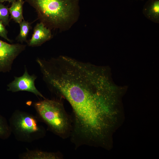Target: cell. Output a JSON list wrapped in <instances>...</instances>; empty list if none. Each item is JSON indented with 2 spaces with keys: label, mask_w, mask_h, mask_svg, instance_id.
<instances>
[{
  "label": "cell",
  "mask_w": 159,
  "mask_h": 159,
  "mask_svg": "<svg viewBox=\"0 0 159 159\" xmlns=\"http://www.w3.org/2000/svg\"><path fill=\"white\" fill-rule=\"evenodd\" d=\"M47 85L53 93L71 105L72 122L86 126L96 124L107 104L106 83L94 66L74 58L52 71Z\"/></svg>",
  "instance_id": "1"
},
{
  "label": "cell",
  "mask_w": 159,
  "mask_h": 159,
  "mask_svg": "<svg viewBox=\"0 0 159 159\" xmlns=\"http://www.w3.org/2000/svg\"><path fill=\"white\" fill-rule=\"evenodd\" d=\"M80 0H25L36 12L38 19L51 30L65 31L77 21Z\"/></svg>",
  "instance_id": "2"
},
{
  "label": "cell",
  "mask_w": 159,
  "mask_h": 159,
  "mask_svg": "<svg viewBox=\"0 0 159 159\" xmlns=\"http://www.w3.org/2000/svg\"><path fill=\"white\" fill-rule=\"evenodd\" d=\"M33 106L38 117L46 125L49 130L63 139L70 137L71 117L66 112L60 100L45 98L33 102Z\"/></svg>",
  "instance_id": "3"
},
{
  "label": "cell",
  "mask_w": 159,
  "mask_h": 159,
  "mask_svg": "<svg viewBox=\"0 0 159 159\" xmlns=\"http://www.w3.org/2000/svg\"><path fill=\"white\" fill-rule=\"evenodd\" d=\"M37 116L19 110L12 113L9 121L11 133L19 141L30 143L43 138L44 128Z\"/></svg>",
  "instance_id": "4"
},
{
  "label": "cell",
  "mask_w": 159,
  "mask_h": 159,
  "mask_svg": "<svg viewBox=\"0 0 159 159\" xmlns=\"http://www.w3.org/2000/svg\"><path fill=\"white\" fill-rule=\"evenodd\" d=\"M21 43L10 44L0 39V72H9L14 60L26 48Z\"/></svg>",
  "instance_id": "5"
},
{
  "label": "cell",
  "mask_w": 159,
  "mask_h": 159,
  "mask_svg": "<svg viewBox=\"0 0 159 159\" xmlns=\"http://www.w3.org/2000/svg\"><path fill=\"white\" fill-rule=\"evenodd\" d=\"M23 74L20 77H14V79L7 85V90L12 92L25 91L31 92L37 97L46 98L37 89L35 82L37 77L34 74L30 75L26 66Z\"/></svg>",
  "instance_id": "6"
},
{
  "label": "cell",
  "mask_w": 159,
  "mask_h": 159,
  "mask_svg": "<svg viewBox=\"0 0 159 159\" xmlns=\"http://www.w3.org/2000/svg\"><path fill=\"white\" fill-rule=\"evenodd\" d=\"M52 37L51 30L41 22L37 23L34 26L31 38L26 42L28 46H40Z\"/></svg>",
  "instance_id": "7"
},
{
  "label": "cell",
  "mask_w": 159,
  "mask_h": 159,
  "mask_svg": "<svg viewBox=\"0 0 159 159\" xmlns=\"http://www.w3.org/2000/svg\"><path fill=\"white\" fill-rule=\"evenodd\" d=\"M20 159H61L62 155L59 152H48L40 150H29L20 154Z\"/></svg>",
  "instance_id": "8"
},
{
  "label": "cell",
  "mask_w": 159,
  "mask_h": 159,
  "mask_svg": "<svg viewBox=\"0 0 159 159\" xmlns=\"http://www.w3.org/2000/svg\"><path fill=\"white\" fill-rule=\"evenodd\" d=\"M143 13L152 21L159 23V0H148L144 5Z\"/></svg>",
  "instance_id": "9"
},
{
  "label": "cell",
  "mask_w": 159,
  "mask_h": 159,
  "mask_svg": "<svg viewBox=\"0 0 159 159\" xmlns=\"http://www.w3.org/2000/svg\"><path fill=\"white\" fill-rule=\"evenodd\" d=\"M24 2L23 0H17L11 3L9 8L11 19L19 24L24 20L23 15V6Z\"/></svg>",
  "instance_id": "10"
},
{
  "label": "cell",
  "mask_w": 159,
  "mask_h": 159,
  "mask_svg": "<svg viewBox=\"0 0 159 159\" xmlns=\"http://www.w3.org/2000/svg\"><path fill=\"white\" fill-rule=\"evenodd\" d=\"M32 22H30L24 20L19 24L20 32L16 38V40L18 42L21 44L24 42H27V38L30 30L32 29L31 25Z\"/></svg>",
  "instance_id": "11"
},
{
  "label": "cell",
  "mask_w": 159,
  "mask_h": 159,
  "mask_svg": "<svg viewBox=\"0 0 159 159\" xmlns=\"http://www.w3.org/2000/svg\"><path fill=\"white\" fill-rule=\"evenodd\" d=\"M12 134L9 123L6 118L0 113V138L8 139Z\"/></svg>",
  "instance_id": "12"
},
{
  "label": "cell",
  "mask_w": 159,
  "mask_h": 159,
  "mask_svg": "<svg viewBox=\"0 0 159 159\" xmlns=\"http://www.w3.org/2000/svg\"><path fill=\"white\" fill-rule=\"evenodd\" d=\"M9 8L2 3H0V21L5 26L9 24Z\"/></svg>",
  "instance_id": "13"
},
{
  "label": "cell",
  "mask_w": 159,
  "mask_h": 159,
  "mask_svg": "<svg viewBox=\"0 0 159 159\" xmlns=\"http://www.w3.org/2000/svg\"><path fill=\"white\" fill-rule=\"evenodd\" d=\"M7 34L8 31L5 26L0 21V37L4 39L9 42H12V41L8 37Z\"/></svg>",
  "instance_id": "14"
},
{
  "label": "cell",
  "mask_w": 159,
  "mask_h": 159,
  "mask_svg": "<svg viewBox=\"0 0 159 159\" xmlns=\"http://www.w3.org/2000/svg\"><path fill=\"white\" fill-rule=\"evenodd\" d=\"M17 0H0V3H2L4 2H8L9 3H12Z\"/></svg>",
  "instance_id": "15"
},
{
  "label": "cell",
  "mask_w": 159,
  "mask_h": 159,
  "mask_svg": "<svg viewBox=\"0 0 159 159\" xmlns=\"http://www.w3.org/2000/svg\"><path fill=\"white\" fill-rule=\"evenodd\" d=\"M141 0V1H143V0Z\"/></svg>",
  "instance_id": "16"
}]
</instances>
